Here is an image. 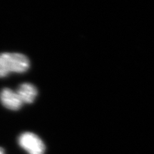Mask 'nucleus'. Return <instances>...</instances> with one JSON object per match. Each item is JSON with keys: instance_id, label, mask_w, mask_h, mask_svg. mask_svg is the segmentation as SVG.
<instances>
[{"instance_id": "3", "label": "nucleus", "mask_w": 154, "mask_h": 154, "mask_svg": "<svg viewBox=\"0 0 154 154\" xmlns=\"http://www.w3.org/2000/svg\"><path fill=\"white\" fill-rule=\"evenodd\" d=\"M0 101L5 108L12 111L20 109L23 104L17 92L9 88H3L0 92Z\"/></svg>"}, {"instance_id": "2", "label": "nucleus", "mask_w": 154, "mask_h": 154, "mask_svg": "<svg viewBox=\"0 0 154 154\" xmlns=\"http://www.w3.org/2000/svg\"><path fill=\"white\" fill-rule=\"evenodd\" d=\"M18 143L28 154H44L45 152V145L44 142L33 133H23L19 136Z\"/></svg>"}, {"instance_id": "1", "label": "nucleus", "mask_w": 154, "mask_h": 154, "mask_svg": "<svg viewBox=\"0 0 154 154\" xmlns=\"http://www.w3.org/2000/svg\"><path fill=\"white\" fill-rule=\"evenodd\" d=\"M29 60L20 53L5 52L0 54V78L10 73H24L29 68Z\"/></svg>"}, {"instance_id": "4", "label": "nucleus", "mask_w": 154, "mask_h": 154, "mask_svg": "<svg viewBox=\"0 0 154 154\" xmlns=\"http://www.w3.org/2000/svg\"><path fill=\"white\" fill-rule=\"evenodd\" d=\"M16 92L23 103H32L38 94L35 86L29 83L21 84Z\"/></svg>"}, {"instance_id": "5", "label": "nucleus", "mask_w": 154, "mask_h": 154, "mask_svg": "<svg viewBox=\"0 0 154 154\" xmlns=\"http://www.w3.org/2000/svg\"><path fill=\"white\" fill-rule=\"evenodd\" d=\"M0 154H5V150L2 148H0Z\"/></svg>"}]
</instances>
